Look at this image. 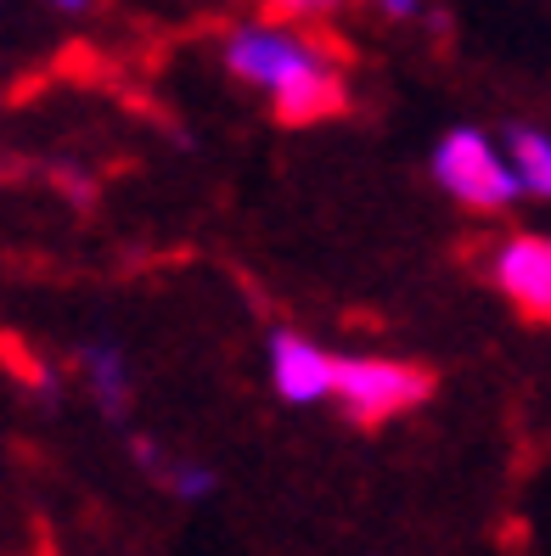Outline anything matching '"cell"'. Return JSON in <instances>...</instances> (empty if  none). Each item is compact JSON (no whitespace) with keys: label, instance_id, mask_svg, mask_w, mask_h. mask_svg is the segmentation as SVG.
<instances>
[{"label":"cell","instance_id":"9c48e42d","mask_svg":"<svg viewBox=\"0 0 551 556\" xmlns=\"http://www.w3.org/2000/svg\"><path fill=\"white\" fill-rule=\"evenodd\" d=\"M170 483H175L180 501H209V495H214V472H209V467H175Z\"/></svg>","mask_w":551,"mask_h":556},{"label":"cell","instance_id":"8992f818","mask_svg":"<svg viewBox=\"0 0 551 556\" xmlns=\"http://www.w3.org/2000/svg\"><path fill=\"white\" fill-rule=\"evenodd\" d=\"M512 175H517V186L551 198V136H540V129H512Z\"/></svg>","mask_w":551,"mask_h":556},{"label":"cell","instance_id":"8fae6325","mask_svg":"<svg viewBox=\"0 0 551 556\" xmlns=\"http://www.w3.org/2000/svg\"><path fill=\"white\" fill-rule=\"evenodd\" d=\"M57 7H85V0H57Z\"/></svg>","mask_w":551,"mask_h":556},{"label":"cell","instance_id":"ba28073f","mask_svg":"<svg viewBox=\"0 0 551 556\" xmlns=\"http://www.w3.org/2000/svg\"><path fill=\"white\" fill-rule=\"evenodd\" d=\"M343 7H349V0H271V12L281 23H315V17H333Z\"/></svg>","mask_w":551,"mask_h":556},{"label":"cell","instance_id":"52a82bcc","mask_svg":"<svg viewBox=\"0 0 551 556\" xmlns=\"http://www.w3.org/2000/svg\"><path fill=\"white\" fill-rule=\"evenodd\" d=\"M85 377H90V388H96V400H102V405L118 416V410H124V400H129L124 359H118L113 349H85Z\"/></svg>","mask_w":551,"mask_h":556},{"label":"cell","instance_id":"6da1fadb","mask_svg":"<svg viewBox=\"0 0 551 556\" xmlns=\"http://www.w3.org/2000/svg\"><path fill=\"white\" fill-rule=\"evenodd\" d=\"M225 62H231L237 79H248L271 96L281 124H321V118H338L349 108L343 68L299 23L276 17V23L237 28V35L225 40Z\"/></svg>","mask_w":551,"mask_h":556},{"label":"cell","instance_id":"7a4b0ae2","mask_svg":"<svg viewBox=\"0 0 551 556\" xmlns=\"http://www.w3.org/2000/svg\"><path fill=\"white\" fill-rule=\"evenodd\" d=\"M428 371L405 366V359H366V354H333V400L361 421V428H383L405 410L428 400Z\"/></svg>","mask_w":551,"mask_h":556},{"label":"cell","instance_id":"5b68a950","mask_svg":"<svg viewBox=\"0 0 551 556\" xmlns=\"http://www.w3.org/2000/svg\"><path fill=\"white\" fill-rule=\"evenodd\" d=\"M271 382L287 405L327 400L333 394V354L299 332H276L271 338Z\"/></svg>","mask_w":551,"mask_h":556},{"label":"cell","instance_id":"277c9868","mask_svg":"<svg viewBox=\"0 0 551 556\" xmlns=\"http://www.w3.org/2000/svg\"><path fill=\"white\" fill-rule=\"evenodd\" d=\"M496 287L529 320H551V237H506L496 248Z\"/></svg>","mask_w":551,"mask_h":556},{"label":"cell","instance_id":"3957f363","mask_svg":"<svg viewBox=\"0 0 551 556\" xmlns=\"http://www.w3.org/2000/svg\"><path fill=\"white\" fill-rule=\"evenodd\" d=\"M434 180L462 208H484V214L506 208L517 191H524V186H517V175H512V163L490 147V136H478V129H450V136L439 141Z\"/></svg>","mask_w":551,"mask_h":556},{"label":"cell","instance_id":"30bf717a","mask_svg":"<svg viewBox=\"0 0 551 556\" xmlns=\"http://www.w3.org/2000/svg\"><path fill=\"white\" fill-rule=\"evenodd\" d=\"M377 7H383L388 17H416V12H423V0H377Z\"/></svg>","mask_w":551,"mask_h":556}]
</instances>
